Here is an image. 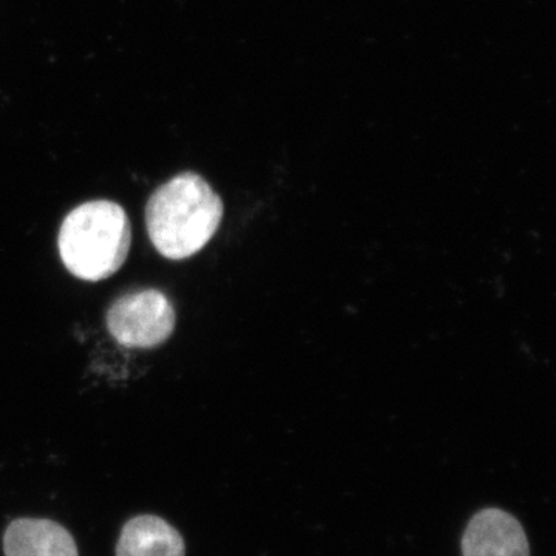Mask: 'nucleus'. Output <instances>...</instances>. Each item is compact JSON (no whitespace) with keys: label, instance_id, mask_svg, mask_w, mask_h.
<instances>
[{"label":"nucleus","instance_id":"1","mask_svg":"<svg viewBox=\"0 0 556 556\" xmlns=\"http://www.w3.org/2000/svg\"><path fill=\"white\" fill-rule=\"evenodd\" d=\"M223 219V201L211 185L185 172L160 186L146 206L149 239L163 257L186 260L206 247Z\"/></svg>","mask_w":556,"mask_h":556},{"label":"nucleus","instance_id":"2","mask_svg":"<svg viewBox=\"0 0 556 556\" xmlns=\"http://www.w3.org/2000/svg\"><path fill=\"white\" fill-rule=\"evenodd\" d=\"M131 244L126 211L109 200L89 201L62 222L58 248L68 273L80 280L101 281L118 273Z\"/></svg>","mask_w":556,"mask_h":556},{"label":"nucleus","instance_id":"4","mask_svg":"<svg viewBox=\"0 0 556 556\" xmlns=\"http://www.w3.org/2000/svg\"><path fill=\"white\" fill-rule=\"evenodd\" d=\"M463 556H530L529 541L517 518L501 508H485L468 522Z\"/></svg>","mask_w":556,"mask_h":556},{"label":"nucleus","instance_id":"3","mask_svg":"<svg viewBox=\"0 0 556 556\" xmlns=\"http://www.w3.org/2000/svg\"><path fill=\"white\" fill-rule=\"evenodd\" d=\"M112 338L126 348L149 350L170 338L177 321L174 305L159 289H139L124 294L108 311Z\"/></svg>","mask_w":556,"mask_h":556},{"label":"nucleus","instance_id":"6","mask_svg":"<svg viewBox=\"0 0 556 556\" xmlns=\"http://www.w3.org/2000/svg\"><path fill=\"white\" fill-rule=\"evenodd\" d=\"M116 556H186L185 540L164 519L142 515L124 526Z\"/></svg>","mask_w":556,"mask_h":556},{"label":"nucleus","instance_id":"5","mask_svg":"<svg viewBox=\"0 0 556 556\" xmlns=\"http://www.w3.org/2000/svg\"><path fill=\"white\" fill-rule=\"evenodd\" d=\"M5 556H78L75 540L50 519L22 518L3 536Z\"/></svg>","mask_w":556,"mask_h":556}]
</instances>
